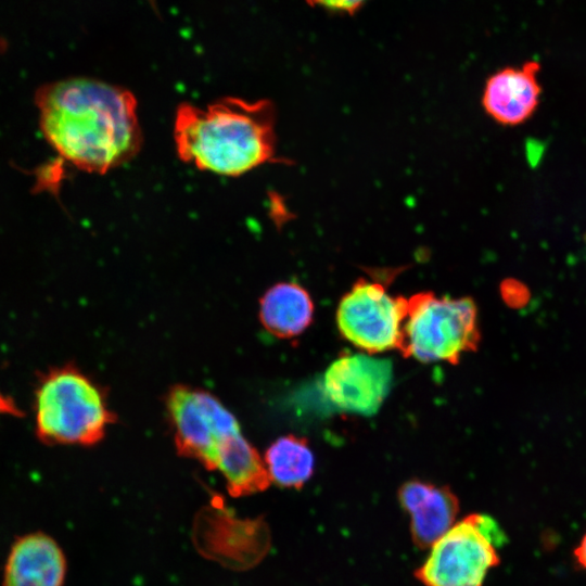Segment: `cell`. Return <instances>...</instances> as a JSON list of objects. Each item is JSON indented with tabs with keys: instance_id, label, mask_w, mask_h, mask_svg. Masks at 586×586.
I'll list each match as a JSON object with an SVG mask.
<instances>
[{
	"instance_id": "obj_12",
	"label": "cell",
	"mask_w": 586,
	"mask_h": 586,
	"mask_svg": "<svg viewBox=\"0 0 586 586\" xmlns=\"http://www.w3.org/2000/svg\"><path fill=\"white\" fill-rule=\"evenodd\" d=\"M314 304L309 293L295 282H279L259 301V319L264 328L280 339L303 333L311 323Z\"/></svg>"
},
{
	"instance_id": "obj_16",
	"label": "cell",
	"mask_w": 586,
	"mask_h": 586,
	"mask_svg": "<svg viewBox=\"0 0 586 586\" xmlns=\"http://www.w3.org/2000/svg\"><path fill=\"white\" fill-rule=\"evenodd\" d=\"M573 556L577 565L586 570V532L581 538L578 545L574 548Z\"/></svg>"
},
{
	"instance_id": "obj_2",
	"label": "cell",
	"mask_w": 586,
	"mask_h": 586,
	"mask_svg": "<svg viewBox=\"0 0 586 586\" xmlns=\"http://www.w3.org/2000/svg\"><path fill=\"white\" fill-rule=\"evenodd\" d=\"M275 123L269 100L227 97L205 107L183 102L174 118L176 152L200 170L238 177L276 161Z\"/></svg>"
},
{
	"instance_id": "obj_6",
	"label": "cell",
	"mask_w": 586,
	"mask_h": 586,
	"mask_svg": "<svg viewBox=\"0 0 586 586\" xmlns=\"http://www.w3.org/2000/svg\"><path fill=\"white\" fill-rule=\"evenodd\" d=\"M165 407L178 454L216 470L222 445L241 431L233 413L209 392L186 384L169 388Z\"/></svg>"
},
{
	"instance_id": "obj_13",
	"label": "cell",
	"mask_w": 586,
	"mask_h": 586,
	"mask_svg": "<svg viewBox=\"0 0 586 586\" xmlns=\"http://www.w3.org/2000/svg\"><path fill=\"white\" fill-rule=\"evenodd\" d=\"M216 470L224 475L227 489L234 497L263 492L271 482L264 459L241 431L222 445Z\"/></svg>"
},
{
	"instance_id": "obj_3",
	"label": "cell",
	"mask_w": 586,
	"mask_h": 586,
	"mask_svg": "<svg viewBox=\"0 0 586 586\" xmlns=\"http://www.w3.org/2000/svg\"><path fill=\"white\" fill-rule=\"evenodd\" d=\"M116 420L103 386L74 365L43 373L35 392V424L49 445L92 446Z\"/></svg>"
},
{
	"instance_id": "obj_7",
	"label": "cell",
	"mask_w": 586,
	"mask_h": 586,
	"mask_svg": "<svg viewBox=\"0 0 586 586\" xmlns=\"http://www.w3.org/2000/svg\"><path fill=\"white\" fill-rule=\"evenodd\" d=\"M408 308V298L391 295L377 281L358 279L343 295L336 309L341 334L370 353L398 349Z\"/></svg>"
},
{
	"instance_id": "obj_10",
	"label": "cell",
	"mask_w": 586,
	"mask_h": 586,
	"mask_svg": "<svg viewBox=\"0 0 586 586\" xmlns=\"http://www.w3.org/2000/svg\"><path fill=\"white\" fill-rule=\"evenodd\" d=\"M398 500L410 515L412 542L421 549L431 548L456 523L459 512V500L448 486L421 480L405 482Z\"/></svg>"
},
{
	"instance_id": "obj_11",
	"label": "cell",
	"mask_w": 586,
	"mask_h": 586,
	"mask_svg": "<svg viewBox=\"0 0 586 586\" xmlns=\"http://www.w3.org/2000/svg\"><path fill=\"white\" fill-rule=\"evenodd\" d=\"M66 560L48 534L33 532L17 537L8 553L2 586H63Z\"/></svg>"
},
{
	"instance_id": "obj_4",
	"label": "cell",
	"mask_w": 586,
	"mask_h": 586,
	"mask_svg": "<svg viewBox=\"0 0 586 586\" xmlns=\"http://www.w3.org/2000/svg\"><path fill=\"white\" fill-rule=\"evenodd\" d=\"M480 339L477 309L469 297L420 292L408 298L399 352L417 360L457 364Z\"/></svg>"
},
{
	"instance_id": "obj_15",
	"label": "cell",
	"mask_w": 586,
	"mask_h": 586,
	"mask_svg": "<svg viewBox=\"0 0 586 586\" xmlns=\"http://www.w3.org/2000/svg\"><path fill=\"white\" fill-rule=\"evenodd\" d=\"M309 7L320 8L331 13L353 15L367 0H305Z\"/></svg>"
},
{
	"instance_id": "obj_9",
	"label": "cell",
	"mask_w": 586,
	"mask_h": 586,
	"mask_svg": "<svg viewBox=\"0 0 586 586\" xmlns=\"http://www.w3.org/2000/svg\"><path fill=\"white\" fill-rule=\"evenodd\" d=\"M539 69L537 62L530 61L492 74L482 95L485 112L504 126H518L530 119L542 94L537 77Z\"/></svg>"
},
{
	"instance_id": "obj_5",
	"label": "cell",
	"mask_w": 586,
	"mask_h": 586,
	"mask_svg": "<svg viewBox=\"0 0 586 586\" xmlns=\"http://www.w3.org/2000/svg\"><path fill=\"white\" fill-rule=\"evenodd\" d=\"M506 542L495 519L471 513L434 543L415 576L424 586H483L491 569L500 563L498 549Z\"/></svg>"
},
{
	"instance_id": "obj_14",
	"label": "cell",
	"mask_w": 586,
	"mask_h": 586,
	"mask_svg": "<svg viewBox=\"0 0 586 586\" xmlns=\"http://www.w3.org/2000/svg\"><path fill=\"white\" fill-rule=\"evenodd\" d=\"M264 461L271 482L286 488H301L313 475L314 454L305 437L294 434L277 438L266 450Z\"/></svg>"
},
{
	"instance_id": "obj_8",
	"label": "cell",
	"mask_w": 586,
	"mask_h": 586,
	"mask_svg": "<svg viewBox=\"0 0 586 586\" xmlns=\"http://www.w3.org/2000/svg\"><path fill=\"white\" fill-rule=\"evenodd\" d=\"M393 380L388 359L366 354L345 355L326 370L322 387L339 409L371 416L387 396Z\"/></svg>"
},
{
	"instance_id": "obj_1",
	"label": "cell",
	"mask_w": 586,
	"mask_h": 586,
	"mask_svg": "<svg viewBox=\"0 0 586 586\" xmlns=\"http://www.w3.org/2000/svg\"><path fill=\"white\" fill-rule=\"evenodd\" d=\"M35 102L47 142L79 170L103 175L141 150L137 99L122 86L72 77L41 86Z\"/></svg>"
}]
</instances>
